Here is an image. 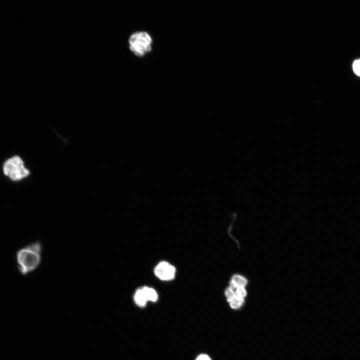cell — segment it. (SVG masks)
<instances>
[{
	"label": "cell",
	"mask_w": 360,
	"mask_h": 360,
	"mask_svg": "<svg viewBox=\"0 0 360 360\" xmlns=\"http://www.w3.org/2000/svg\"><path fill=\"white\" fill-rule=\"evenodd\" d=\"M42 246L40 242L35 241L18 250L15 258L19 273L26 276L35 271L42 259Z\"/></svg>",
	"instance_id": "cell-1"
},
{
	"label": "cell",
	"mask_w": 360,
	"mask_h": 360,
	"mask_svg": "<svg viewBox=\"0 0 360 360\" xmlns=\"http://www.w3.org/2000/svg\"><path fill=\"white\" fill-rule=\"evenodd\" d=\"M2 172L9 180L19 182L28 178L30 174L21 156L14 155L6 159L2 164Z\"/></svg>",
	"instance_id": "cell-2"
},
{
	"label": "cell",
	"mask_w": 360,
	"mask_h": 360,
	"mask_svg": "<svg viewBox=\"0 0 360 360\" xmlns=\"http://www.w3.org/2000/svg\"><path fill=\"white\" fill-rule=\"evenodd\" d=\"M128 44L130 50L136 56L141 58L152 51L153 40L148 32L138 31L130 36Z\"/></svg>",
	"instance_id": "cell-3"
},
{
	"label": "cell",
	"mask_w": 360,
	"mask_h": 360,
	"mask_svg": "<svg viewBox=\"0 0 360 360\" xmlns=\"http://www.w3.org/2000/svg\"><path fill=\"white\" fill-rule=\"evenodd\" d=\"M176 272V268L166 261L160 262L154 269L156 276L162 280H172L175 276Z\"/></svg>",
	"instance_id": "cell-4"
},
{
	"label": "cell",
	"mask_w": 360,
	"mask_h": 360,
	"mask_svg": "<svg viewBox=\"0 0 360 360\" xmlns=\"http://www.w3.org/2000/svg\"><path fill=\"white\" fill-rule=\"evenodd\" d=\"M148 286H144L138 288L136 290L133 298L134 302L137 306L144 307L148 301Z\"/></svg>",
	"instance_id": "cell-5"
},
{
	"label": "cell",
	"mask_w": 360,
	"mask_h": 360,
	"mask_svg": "<svg viewBox=\"0 0 360 360\" xmlns=\"http://www.w3.org/2000/svg\"><path fill=\"white\" fill-rule=\"evenodd\" d=\"M248 282V280L245 277L240 274H234L232 277L230 282V286L233 289L245 288Z\"/></svg>",
	"instance_id": "cell-6"
},
{
	"label": "cell",
	"mask_w": 360,
	"mask_h": 360,
	"mask_svg": "<svg viewBox=\"0 0 360 360\" xmlns=\"http://www.w3.org/2000/svg\"><path fill=\"white\" fill-rule=\"evenodd\" d=\"M244 302V300L243 298L238 297L236 295L234 299L230 302V306L232 309H238L240 308Z\"/></svg>",
	"instance_id": "cell-7"
},
{
	"label": "cell",
	"mask_w": 360,
	"mask_h": 360,
	"mask_svg": "<svg viewBox=\"0 0 360 360\" xmlns=\"http://www.w3.org/2000/svg\"><path fill=\"white\" fill-rule=\"evenodd\" d=\"M224 294L226 298L227 301L230 302L235 297L236 292L234 290V289L229 286L225 290Z\"/></svg>",
	"instance_id": "cell-8"
},
{
	"label": "cell",
	"mask_w": 360,
	"mask_h": 360,
	"mask_svg": "<svg viewBox=\"0 0 360 360\" xmlns=\"http://www.w3.org/2000/svg\"><path fill=\"white\" fill-rule=\"evenodd\" d=\"M235 292L236 296L243 298H244L247 294V292L245 288H238L236 289Z\"/></svg>",
	"instance_id": "cell-9"
},
{
	"label": "cell",
	"mask_w": 360,
	"mask_h": 360,
	"mask_svg": "<svg viewBox=\"0 0 360 360\" xmlns=\"http://www.w3.org/2000/svg\"><path fill=\"white\" fill-rule=\"evenodd\" d=\"M352 67L355 74L360 76V59L354 62Z\"/></svg>",
	"instance_id": "cell-10"
},
{
	"label": "cell",
	"mask_w": 360,
	"mask_h": 360,
	"mask_svg": "<svg viewBox=\"0 0 360 360\" xmlns=\"http://www.w3.org/2000/svg\"><path fill=\"white\" fill-rule=\"evenodd\" d=\"M196 360H211V359L208 355L203 354L200 355Z\"/></svg>",
	"instance_id": "cell-11"
}]
</instances>
